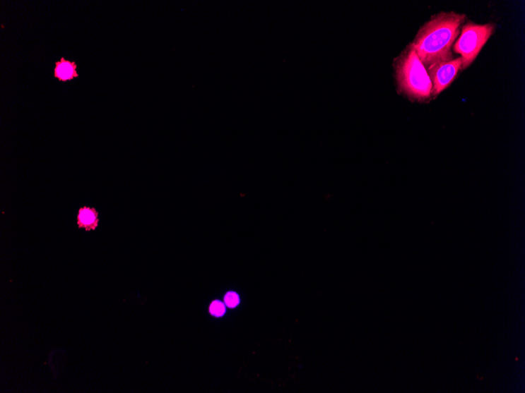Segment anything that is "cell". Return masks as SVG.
<instances>
[{
  "label": "cell",
  "instance_id": "cell-1",
  "mask_svg": "<svg viewBox=\"0 0 525 393\" xmlns=\"http://www.w3.org/2000/svg\"><path fill=\"white\" fill-rule=\"evenodd\" d=\"M464 13L442 11L434 15L420 28L411 45L425 67L454 59L452 47L466 23Z\"/></svg>",
  "mask_w": 525,
  "mask_h": 393
},
{
  "label": "cell",
  "instance_id": "cell-2",
  "mask_svg": "<svg viewBox=\"0 0 525 393\" xmlns=\"http://www.w3.org/2000/svg\"><path fill=\"white\" fill-rule=\"evenodd\" d=\"M394 67L399 94L412 102L432 99L428 72L411 44L394 59Z\"/></svg>",
  "mask_w": 525,
  "mask_h": 393
},
{
  "label": "cell",
  "instance_id": "cell-3",
  "mask_svg": "<svg viewBox=\"0 0 525 393\" xmlns=\"http://www.w3.org/2000/svg\"><path fill=\"white\" fill-rule=\"evenodd\" d=\"M495 30V23L479 25L472 20H466L461 27L459 37L453 45L454 52L460 54L463 60L461 71L473 64Z\"/></svg>",
  "mask_w": 525,
  "mask_h": 393
},
{
  "label": "cell",
  "instance_id": "cell-4",
  "mask_svg": "<svg viewBox=\"0 0 525 393\" xmlns=\"http://www.w3.org/2000/svg\"><path fill=\"white\" fill-rule=\"evenodd\" d=\"M463 60L461 58L437 63L427 68L431 83V96L436 97L451 85L461 71Z\"/></svg>",
  "mask_w": 525,
  "mask_h": 393
},
{
  "label": "cell",
  "instance_id": "cell-5",
  "mask_svg": "<svg viewBox=\"0 0 525 393\" xmlns=\"http://www.w3.org/2000/svg\"><path fill=\"white\" fill-rule=\"evenodd\" d=\"M76 68H78V66H76V62L61 58L59 61L55 63L54 70V78L58 79L61 82H67L78 78L79 74Z\"/></svg>",
  "mask_w": 525,
  "mask_h": 393
},
{
  "label": "cell",
  "instance_id": "cell-6",
  "mask_svg": "<svg viewBox=\"0 0 525 393\" xmlns=\"http://www.w3.org/2000/svg\"><path fill=\"white\" fill-rule=\"evenodd\" d=\"M99 222V213L95 208L83 207L79 210L78 223L80 228L93 230L98 226Z\"/></svg>",
  "mask_w": 525,
  "mask_h": 393
},
{
  "label": "cell",
  "instance_id": "cell-7",
  "mask_svg": "<svg viewBox=\"0 0 525 393\" xmlns=\"http://www.w3.org/2000/svg\"><path fill=\"white\" fill-rule=\"evenodd\" d=\"M210 312L216 317H221L225 313V306L220 301H214L210 307Z\"/></svg>",
  "mask_w": 525,
  "mask_h": 393
},
{
  "label": "cell",
  "instance_id": "cell-8",
  "mask_svg": "<svg viewBox=\"0 0 525 393\" xmlns=\"http://www.w3.org/2000/svg\"><path fill=\"white\" fill-rule=\"evenodd\" d=\"M225 303L230 308H234L239 305L240 298L237 294L234 292H229L225 296Z\"/></svg>",
  "mask_w": 525,
  "mask_h": 393
}]
</instances>
